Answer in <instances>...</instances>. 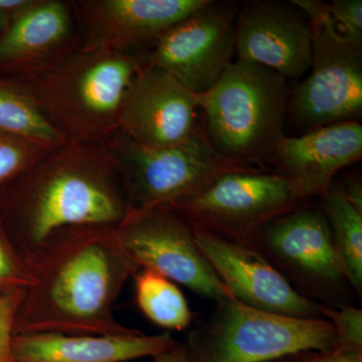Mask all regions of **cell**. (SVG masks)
<instances>
[{
    "mask_svg": "<svg viewBox=\"0 0 362 362\" xmlns=\"http://www.w3.org/2000/svg\"><path fill=\"white\" fill-rule=\"evenodd\" d=\"M362 156V126L345 121L299 136H286L274 156L276 175L301 201L323 197L335 175Z\"/></svg>",
    "mask_w": 362,
    "mask_h": 362,
    "instance_id": "cell-17",
    "label": "cell"
},
{
    "mask_svg": "<svg viewBox=\"0 0 362 362\" xmlns=\"http://www.w3.org/2000/svg\"><path fill=\"white\" fill-rule=\"evenodd\" d=\"M322 211L350 287L362 295V214L343 194L339 183H333L323 195Z\"/></svg>",
    "mask_w": 362,
    "mask_h": 362,
    "instance_id": "cell-21",
    "label": "cell"
},
{
    "mask_svg": "<svg viewBox=\"0 0 362 362\" xmlns=\"http://www.w3.org/2000/svg\"><path fill=\"white\" fill-rule=\"evenodd\" d=\"M35 0H0V14L9 21L25 11Z\"/></svg>",
    "mask_w": 362,
    "mask_h": 362,
    "instance_id": "cell-30",
    "label": "cell"
},
{
    "mask_svg": "<svg viewBox=\"0 0 362 362\" xmlns=\"http://www.w3.org/2000/svg\"><path fill=\"white\" fill-rule=\"evenodd\" d=\"M133 277L136 306L150 322L178 332L192 327L194 312L176 283L149 269H140Z\"/></svg>",
    "mask_w": 362,
    "mask_h": 362,
    "instance_id": "cell-20",
    "label": "cell"
},
{
    "mask_svg": "<svg viewBox=\"0 0 362 362\" xmlns=\"http://www.w3.org/2000/svg\"><path fill=\"white\" fill-rule=\"evenodd\" d=\"M128 214L104 143L70 141L49 152L0 199V218L26 259L54 240L90 228H118Z\"/></svg>",
    "mask_w": 362,
    "mask_h": 362,
    "instance_id": "cell-2",
    "label": "cell"
},
{
    "mask_svg": "<svg viewBox=\"0 0 362 362\" xmlns=\"http://www.w3.org/2000/svg\"><path fill=\"white\" fill-rule=\"evenodd\" d=\"M235 16L211 1L164 33L143 54L145 61L204 94L233 62Z\"/></svg>",
    "mask_w": 362,
    "mask_h": 362,
    "instance_id": "cell-11",
    "label": "cell"
},
{
    "mask_svg": "<svg viewBox=\"0 0 362 362\" xmlns=\"http://www.w3.org/2000/svg\"><path fill=\"white\" fill-rule=\"evenodd\" d=\"M324 318L332 324L338 349L362 352V310L354 305L325 306Z\"/></svg>",
    "mask_w": 362,
    "mask_h": 362,
    "instance_id": "cell-24",
    "label": "cell"
},
{
    "mask_svg": "<svg viewBox=\"0 0 362 362\" xmlns=\"http://www.w3.org/2000/svg\"><path fill=\"white\" fill-rule=\"evenodd\" d=\"M117 235L138 270L158 272L214 302L233 297L199 249L194 225L171 204L128 213Z\"/></svg>",
    "mask_w": 362,
    "mask_h": 362,
    "instance_id": "cell-9",
    "label": "cell"
},
{
    "mask_svg": "<svg viewBox=\"0 0 362 362\" xmlns=\"http://www.w3.org/2000/svg\"><path fill=\"white\" fill-rule=\"evenodd\" d=\"M347 201L362 214V183L358 178L347 177L339 183Z\"/></svg>",
    "mask_w": 362,
    "mask_h": 362,
    "instance_id": "cell-28",
    "label": "cell"
},
{
    "mask_svg": "<svg viewBox=\"0 0 362 362\" xmlns=\"http://www.w3.org/2000/svg\"><path fill=\"white\" fill-rule=\"evenodd\" d=\"M250 244L306 299L328 307L354 305L322 209L296 207L259 228Z\"/></svg>",
    "mask_w": 362,
    "mask_h": 362,
    "instance_id": "cell-8",
    "label": "cell"
},
{
    "mask_svg": "<svg viewBox=\"0 0 362 362\" xmlns=\"http://www.w3.org/2000/svg\"><path fill=\"white\" fill-rule=\"evenodd\" d=\"M194 232L202 254L238 301L280 315L325 319V306L300 295L251 244L223 239L197 226Z\"/></svg>",
    "mask_w": 362,
    "mask_h": 362,
    "instance_id": "cell-14",
    "label": "cell"
},
{
    "mask_svg": "<svg viewBox=\"0 0 362 362\" xmlns=\"http://www.w3.org/2000/svg\"><path fill=\"white\" fill-rule=\"evenodd\" d=\"M201 111L202 95L145 61L126 93L118 131L143 146H175L199 129Z\"/></svg>",
    "mask_w": 362,
    "mask_h": 362,
    "instance_id": "cell-13",
    "label": "cell"
},
{
    "mask_svg": "<svg viewBox=\"0 0 362 362\" xmlns=\"http://www.w3.org/2000/svg\"><path fill=\"white\" fill-rule=\"evenodd\" d=\"M154 362H187V350L185 342L176 341L173 346L152 357Z\"/></svg>",
    "mask_w": 362,
    "mask_h": 362,
    "instance_id": "cell-29",
    "label": "cell"
},
{
    "mask_svg": "<svg viewBox=\"0 0 362 362\" xmlns=\"http://www.w3.org/2000/svg\"><path fill=\"white\" fill-rule=\"evenodd\" d=\"M82 47L73 1L35 0L0 37V73L30 82Z\"/></svg>",
    "mask_w": 362,
    "mask_h": 362,
    "instance_id": "cell-16",
    "label": "cell"
},
{
    "mask_svg": "<svg viewBox=\"0 0 362 362\" xmlns=\"http://www.w3.org/2000/svg\"><path fill=\"white\" fill-rule=\"evenodd\" d=\"M268 362H287L286 361V358H280V359H275V361H268Z\"/></svg>",
    "mask_w": 362,
    "mask_h": 362,
    "instance_id": "cell-32",
    "label": "cell"
},
{
    "mask_svg": "<svg viewBox=\"0 0 362 362\" xmlns=\"http://www.w3.org/2000/svg\"><path fill=\"white\" fill-rule=\"evenodd\" d=\"M23 293L0 297V362H14L13 329Z\"/></svg>",
    "mask_w": 362,
    "mask_h": 362,
    "instance_id": "cell-26",
    "label": "cell"
},
{
    "mask_svg": "<svg viewBox=\"0 0 362 362\" xmlns=\"http://www.w3.org/2000/svg\"><path fill=\"white\" fill-rule=\"evenodd\" d=\"M49 152L32 142L0 132V199Z\"/></svg>",
    "mask_w": 362,
    "mask_h": 362,
    "instance_id": "cell-22",
    "label": "cell"
},
{
    "mask_svg": "<svg viewBox=\"0 0 362 362\" xmlns=\"http://www.w3.org/2000/svg\"><path fill=\"white\" fill-rule=\"evenodd\" d=\"M211 0H78L73 2L82 49L143 54L164 33Z\"/></svg>",
    "mask_w": 362,
    "mask_h": 362,
    "instance_id": "cell-12",
    "label": "cell"
},
{
    "mask_svg": "<svg viewBox=\"0 0 362 362\" xmlns=\"http://www.w3.org/2000/svg\"><path fill=\"white\" fill-rule=\"evenodd\" d=\"M9 21L7 20L6 16L0 14V37H1L2 33H4V30H6L7 25H8Z\"/></svg>",
    "mask_w": 362,
    "mask_h": 362,
    "instance_id": "cell-31",
    "label": "cell"
},
{
    "mask_svg": "<svg viewBox=\"0 0 362 362\" xmlns=\"http://www.w3.org/2000/svg\"><path fill=\"white\" fill-rule=\"evenodd\" d=\"M287 362H362V352L343 349L303 350L286 357Z\"/></svg>",
    "mask_w": 362,
    "mask_h": 362,
    "instance_id": "cell-27",
    "label": "cell"
},
{
    "mask_svg": "<svg viewBox=\"0 0 362 362\" xmlns=\"http://www.w3.org/2000/svg\"><path fill=\"white\" fill-rule=\"evenodd\" d=\"M292 2L309 21L313 49L309 75L290 93L288 118L303 133L358 121L362 113V45L338 30L326 2Z\"/></svg>",
    "mask_w": 362,
    "mask_h": 362,
    "instance_id": "cell-7",
    "label": "cell"
},
{
    "mask_svg": "<svg viewBox=\"0 0 362 362\" xmlns=\"http://www.w3.org/2000/svg\"><path fill=\"white\" fill-rule=\"evenodd\" d=\"M214 303L211 315L188 329L187 362H268L337 346L327 319L271 313L233 297Z\"/></svg>",
    "mask_w": 362,
    "mask_h": 362,
    "instance_id": "cell-5",
    "label": "cell"
},
{
    "mask_svg": "<svg viewBox=\"0 0 362 362\" xmlns=\"http://www.w3.org/2000/svg\"><path fill=\"white\" fill-rule=\"evenodd\" d=\"M302 202L280 175L250 168L226 173L199 194L171 206L197 228L250 244L259 228Z\"/></svg>",
    "mask_w": 362,
    "mask_h": 362,
    "instance_id": "cell-10",
    "label": "cell"
},
{
    "mask_svg": "<svg viewBox=\"0 0 362 362\" xmlns=\"http://www.w3.org/2000/svg\"><path fill=\"white\" fill-rule=\"evenodd\" d=\"M0 132L52 151L70 142L45 116L28 82L0 77Z\"/></svg>",
    "mask_w": 362,
    "mask_h": 362,
    "instance_id": "cell-19",
    "label": "cell"
},
{
    "mask_svg": "<svg viewBox=\"0 0 362 362\" xmlns=\"http://www.w3.org/2000/svg\"><path fill=\"white\" fill-rule=\"evenodd\" d=\"M144 62V54L81 47L28 83L69 141L103 143L119 130L126 93Z\"/></svg>",
    "mask_w": 362,
    "mask_h": 362,
    "instance_id": "cell-3",
    "label": "cell"
},
{
    "mask_svg": "<svg viewBox=\"0 0 362 362\" xmlns=\"http://www.w3.org/2000/svg\"><path fill=\"white\" fill-rule=\"evenodd\" d=\"M177 340L169 333L146 335H71L59 333L14 335V362H127L154 357Z\"/></svg>",
    "mask_w": 362,
    "mask_h": 362,
    "instance_id": "cell-18",
    "label": "cell"
},
{
    "mask_svg": "<svg viewBox=\"0 0 362 362\" xmlns=\"http://www.w3.org/2000/svg\"><path fill=\"white\" fill-rule=\"evenodd\" d=\"M312 30L299 7L273 0L247 2L235 16L238 59L299 80L310 70Z\"/></svg>",
    "mask_w": 362,
    "mask_h": 362,
    "instance_id": "cell-15",
    "label": "cell"
},
{
    "mask_svg": "<svg viewBox=\"0 0 362 362\" xmlns=\"http://www.w3.org/2000/svg\"><path fill=\"white\" fill-rule=\"evenodd\" d=\"M287 80L264 66L233 59L202 95L207 138L221 156L251 165L272 159L286 137Z\"/></svg>",
    "mask_w": 362,
    "mask_h": 362,
    "instance_id": "cell-4",
    "label": "cell"
},
{
    "mask_svg": "<svg viewBox=\"0 0 362 362\" xmlns=\"http://www.w3.org/2000/svg\"><path fill=\"white\" fill-rule=\"evenodd\" d=\"M328 8L338 30L346 39L362 45L361 0H333Z\"/></svg>",
    "mask_w": 362,
    "mask_h": 362,
    "instance_id": "cell-25",
    "label": "cell"
},
{
    "mask_svg": "<svg viewBox=\"0 0 362 362\" xmlns=\"http://www.w3.org/2000/svg\"><path fill=\"white\" fill-rule=\"evenodd\" d=\"M32 282L30 266L13 246L0 218V297L25 292Z\"/></svg>",
    "mask_w": 362,
    "mask_h": 362,
    "instance_id": "cell-23",
    "label": "cell"
},
{
    "mask_svg": "<svg viewBox=\"0 0 362 362\" xmlns=\"http://www.w3.org/2000/svg\"><path fill=\"white\" fill-rule=\"evenodd\" d=\"M103 143L120 177L128 213L175 204L226 173L254 168L221 156L202 124L189 139L175 146H143L120 131Z\"/></svg>",
    "mask_w": 362,
    "mask_h": 362,
    "instance_id": "cell-6",
    "label": "cell"
},
{
    "mask_svg": "<svg viewBox=\"0 0 362 362\" xmlns=\"http://www.w3.org/2000/svg\"><path fill=\"white\" fill-rule=\"evenodd\" d=\"M33 282L23 293L14 335L59 333L123 335L114 306L137 267L124 252L117 228L62 235L28 261Z\"/></svg>",
    "mask_w": 362,
    "mask_h": 362,
    "instance_id": "cell-1",
    "label": "cell"
}]
</instances>
